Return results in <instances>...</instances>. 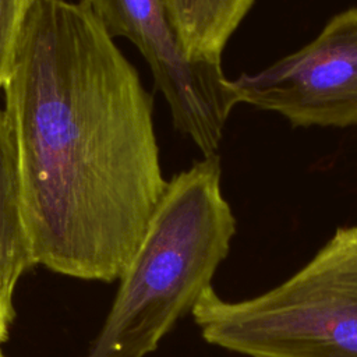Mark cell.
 Here are the masks:
<instances>
[{
	"label": "cell",
	"mask_w": 357,
	"mask_h": 357,
	"mask_svg": "<svg viewBox=\"0 0 357 357\" xmlns=\"http://www.w3.org/2000/svg\"><path fill=\"white\" fill-rule=\"evenodd\" d=\"M3 91L35 265L119 280L167 184L137 68L79 3L35 0Z\"/></svg>",
	"instance_id": "6da1fadb"
},
{
	"label": "cell",
	"mask_w": 357,
	"mask_h": 357,
	"mask_svg": "<svg viewBox=\"0 0 357 357\" xmlns=\"http://www.w3.org/2000/svg\"><path fill=\"white\" fill-rule=\"evenodd\" d=\"M236 218L216 153L167 180L109 314L84 357H146L191 314L230 251Z\"/></svg>",
	"instance_id": "7a4b0ae2"
},
{
	"label": "cell",
	"mask_w": 357,
	"mask_h": 357,
	"mask_svg": "<svg viewBox=\"0 0 357 357\" xmlns=\"http://www.w3.org/2000/svg\"><path fill=\"white\" fill-rule=\"evenodd\" d=\"M191 315L205 342L245 357H357V225L278 286L237 301L211 287Z\"/></svg>",
	"instance_id": "3957f363"
},
{
	"label": "cell",
	"mask_w": 357,
	"mask_h": 357,
	"mask_svg": "<svg viewBox=\"0 0 357 357\" xmlns=\"http://www.w3.org/2000/svg\"><path fill=\"white\" fill-rule=\"evenodd\" d=\"M112 38L128 39L148 63L174 127L213 155L238 103L222 63L187 56L163 0H79Z\"/></svg>",
	"instance_id": "277c9868"
},
{
	"label": "cell",
	"mask_w": 357,
	"mask_h": 357,
	"mask_svg": "<svg viewBox=\"0 0 357 357\" xmlns=\"http://www.w3.org/2000/svg\"><path fill=\"white\" fill-rule=\"evenodd\" d=\"M230 84L238 103L276 112L293 126H356L357 6L336 14L300 50Z\"/></svg>",
	"instance_id": "5b68a950"
},
{
	"label": "cell",
	"mask_w": 357,
	"mask_h": 357,
	"mask_svg": "<svg viewBox=\"0 0 357 357\" xmlns=\"http://www.w3.org/2000/svg\"><path fill=\"white\" fill-rule=\"evenodd\" d=\"M33 266L22 220L14 139L6 112L0 107V297L14 303L18 280Z\"/></svg>",
	"instance_id": "8992f818"
},
{
	"label": "cell",
	"mask_w": 357,
	"mask_h": 357,
	"mask_svg": "<svg viewBox=\"0 0 357 357\" xmlns=\"http://www.w3.org/2000/svg\"><path fill=\"white\" fill-rule=\"evenodd\" d=\"M255 0H163L187 56L222 63L229 39Z\"/></svg>",
	"instance_id": "52a82bcc"
},
{
	"label": "cell",
	"mask_w": 357,
	"mask_h": 357,
	"mask_svg": "<svg viewBox=\"0 0 357 357\" xmlns=\"http://www.w3.org/2000/svg\"><path fill=\"white\" fill-rule=\"evenodd\" d=\"M35 0H0V89L8 79Z\"/></svg>",
	"instance_id": "ba28073f"
},
{
	"label": "cell",
	"mask_w": 357,
	"mask_h": 357,
	"mask_svg": "<svg viewBox=\"0 0 357 357\" xmlns=\"http://www.w3.org/2000/svg\"><path fill=\"white\" fill-rule=\"evenodd\" d=\"M14 317V303H8L3 297H0V343H4L8 339Z\"/></svg>",
	"instance_id": "9c48e42d"
},
{
	"label": "cell",
	"mask_w": 357,
	"mask_h": 357,
	"mask_svg": "<svg viewBox=\"0 0 357 357\" xmlns=\"http://www.w3.org/2000/svg\"><path fill=\"white\" fill-rule=\"evenodd\" d=\"M0 357H4V354H3V351H1V349H0Z\"/></svg>",
	"instance_id": "30bf717a"
}]
</instances>
